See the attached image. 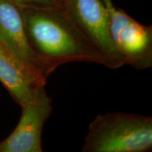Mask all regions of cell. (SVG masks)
I'll use <instances>...</instances> for the list:
<instances>
[{
    "label": "cell",
    "mask_w": 152,
    "mask_h": 152,
    "mask_svg": "<svg viewBox=\"0 0 152 152\" xmlns=\"http://www.w3.org/2000/svg\"><path fill=\"white\" fill-rule=\"evenodd\" d=\"M29 43L48 77L70 62L102 61L61 7H20Z\"/></svg>",
    "instance_id": "6da1fadb"
},
{
    "label": "cell",
    "mask_w": 152,
    "mask_h": 152,
    "mask_svg": "<svg viewBox=\"0 0 152 152\" xmlns=\"http://www.w3.org/2000/svg\"><path fill=\"white\" fill-rule=\"evenodd\" d=\"M0 83L20 106L33 102L45 87L33 79L1 43Z\"/></svg>",
    "instance_id": "52a82bcc"
},
{
    "label": "cell",
    "mask_w": 152,
    "mask_h": 152,
    "mask_svg": "<svg viewBox=\"0 0 152 152\" xmlns=\"http://www.w3.org/2000/svg\"><path fill=\"white\" fill-rule=\"evenodd\" d=\"M0 43L37 83L45 86L47 77L30 47L20 7L13 0H0Z\"/></svg>",
    "instance_id": "5b68a950"
},
{
    "label": "cell",
    "mask_w": 152,
    "mask_h": 152,
    "mask_svg": "<svg viewBox=\"0 0 152 152\" xmlns=\"http://www.w3.org/2000/svg\"><path fill=\"white\" fill-rule=\"evenodd\" d=\"M102 1H103L104 4V5L106 6V7L108 9H111L112 7H114L113 4V3H112L111 0H102Z\"/></svg>",
    "instance_id": "9c48e42d"
},
{
    "label": "cell",
    "mask_w": 152,
    "mask_h": 152,
    "mask_svg": "<svg viewBox=\"0 0 152 152\" xmlns=\"http://www.w3.org/2000/svg\"><path fill=\"white\" fill-rule=\"evenodd\" d=\"M19 7H61V0H13Z\"/></svg>",
    "instance_id": "ba28073f"
},
{
    "label": "cell",
    "mask_w": 152,
    "mask_h": 152,
    "mask_svg": "<svg viewBox=\"0 0 152 152\" xmlns=\"http://www.w3.org/2000/svg\"><path fill=\"white\" fill-rule=\"evenodd\" d=\"M61 7L99 55L102 65L111 69L125 65L112 41L109 11L102 0H61Z\"/></svg>",
    "instance_id": "3957f363"
},
{
    "label": "cell",
    "mask_w": 152,
    "mask_h": 152,
    "mask_svg": "<svg viewBox=\"0 0 152 152\" xmlns=\"http://www.w3.org/2000/svg\"><path fill=\"white\" fill-rule=\"evenodd\" d=\"M22 113L16 128L0 142V152H42L44 125L53 111L52 99L45 87L33 102L21 106Z\"/></svg>",
    "instance_id": "8992f818"
},
{
    "label": "cell",
    "mask_w": 152,
    "mask_h": 152,
    "mask_svg": "<svg viewBox=\"0 0 152 152\" xmlns=\"http://www.w3.org/2000/svg\"><path fill=\"white\" fill-rule=\"evenodd\" d=\"M152 117L113 112L99 114L89 125L83 152H149Z\"/></svg>",
    "instance_id": "7a4b0ae2"
},
{
    "label": "cell",
    "mask_w": 152,
    "mask_h": 152,
    "mask_svg": "<svg viewBox=\"0 0 152 152\" xmlns=\"http://www.w3.org/2000/svg\"><path fill=\"white\" fill-rule=\"evenodd\" d=\"M111 37L124 62L137 70L152 66V26H144L115 7L109 9Z\"/></svg>",
    "instance_id": "277c9868"
}]
</instances>
